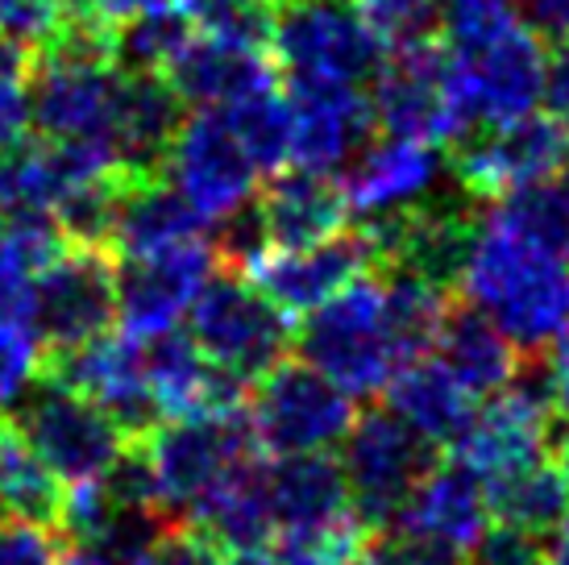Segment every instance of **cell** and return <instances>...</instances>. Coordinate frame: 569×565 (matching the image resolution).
<instances>
[{
  "label": "cell",
  "mask_w": 569,
  "mask_h": 565,
  "mask_svg": "<svg viewBox=\"0 0 569 565\" xmlns=\"http://www.w3.org/2000/svg\"><path fill=\"white\" fill-rule=\"evenodd\" d=\"M296 349L308 366H317L353 399L387 391V383L403 366V354L387 325L379 270L349 282L329 304L303 316L296 329Z\"/></svg>",
  "instance_id": "7a4b0ae2"
},
{
  "label": "cell",
  "mask_w": 569,
  "mask_h": 565,
  "mask_svg": "<svg viewBox=\"0 0 569 565\" xmlns=\"http://www.w3.org/2000/svg\"><path fill=\"white\" fill-rule=\"evenodd\" d=\"M516 13L545 42H566L569 38V0H516Z\"/></svg>",
  "instance_id": "7bdbcfd3"
},
{
  "label": "cell",
  "mask_w": 569,
  "mask_h": 565,
  "mask_svg": "<svg viewBox=\"0 0 569 565\" xmlns=\"http://www.w3.org/2000/svg\"><path fill=\"white\" fill-rule=\"evenodd\" d=\"M188 333L221 370L258 383L296 349V325L274 299L246 275L221 267L200 291L188 316Z\"/></svg>",
  "instance_id": "5b68a950"
},
{
  "label": "cell",
  "mask_w": 569,
  "mask_h": 565,
  "mask_svg": "<svg viewBox=\"0 0 569 565\" xmlns=\"http://www.w3.org/2000/svg\"><path fill=\"white\" fill-rule=\"evenodd\" d=\"M258 162L241 146L238 129L221 109H196L179 129L167 158V179L188 196V205L217 225L221 217L258 200Z\"/></svg>",
  "instance_id": "7c38bea8"
},
{
  "label": "cell",
  "mask_w": 569,
  "mask_h": 565,
  "mask_svg": "<svg viewBox=\"0 0 569 565\" xmlns=\"http://www.w3.org/2000/svg\"><path fill=\"white\" fill-rule=\"evenodd\" d=\"M466 304L487 313L523 358H540L569 333V262L523 246L520 237L487 225L478 229L466 275Z\"/></svg>",
  "instance_id": "6da1fadb"
},
{
  "label": "cell",
  "mask_w": 569,
  "mask_h": 565,
  "mask_svg": "<svg viewBox=\"0 0 569 565\" xmlns=\"http://www.w3.org/2000/svg\"><path fill=\"white\" fill-rule=\"evenodd\" d=\"M487 225L520 237L523 246L540 254H553L569 262V191L553 184H532L495 200L487 212Z\"/></svg>",
  "instance_id": "4dcf8cb0"
},
{
  "label": "cell",
  "mask_w": 569,
  "mask_h": 565,
  "mask_svg": "<svg viewBox=\"0 0 569 565\" xmlns=\"http://www.w3.org/2000/svg\"><path fill=\"white\" fill-rule=\"evenodd\" d=\"M191 524H200L224 549V557L270 549L279 536V524H274L267 495V462L258 457L250 466H241L238 474H229L221 487L196 507Z\"/></svg>",
  "instance_id": "83f0119b"
},
{
  "label": "cell",
  "mask_w": 569,
  "mask_h": 565,
  "mask_svg": "<svg viewBox=\"0 0 569 565\" xmlns=\"http://www.w3.org/2000/svg\"><path fill=\"white\" fill-rule=\"evenodd\" d=\"M224 565H274V562H270V549H262V553H238V557H224Z\"/></svg>",
  "instance_id": "7dc6e473"
},
{
  "label": "cell",
  "mask_w": 569,
  "mask_h": 565,
  "mask_svg": "<svg viewBox=\"0 0 569 565\" xmlns=\"http://www.w3.org/2000/svg\"><path fill=\"white\" fill-rule=\"evenodd\" d=\"M150 470L159 483L162 512L174 519H191L196 507L221 487L229 474L262 457L253 437L250 412H200L159 424L142 440Z\"/></svg>",
  "instance_id": "3957f363"
},
{
  "label": "cell",
  "mask_w": 569,
  "mask_h": 565,
  "mask_svg": "<svg viewBox=\"0 0 569 565\" xmlns=\"http://www.w3.org/2000/svg\"><path fill=\"white\" fill-rule=\"evenodd\" d=\"M217 270L221 258L212 250V237L117 258V325L142 341L179 329Z\"/></svg>",
  "instance_id": "4fadbf2b"
},
{
  "label": "cell",
  "mask_w": 569,
  "mask_h": 565,
  "mask_svg": "<svg viewBox=\"0 0 569 565\" xmlns=\"http://www.w3.org/2000/svg\"><path fill=\"white\" fill-rule=\"evenodd\" d=\"M553 462H557V470H561V478H566V487H569V424H557V433H553Z\"/></svg>",
  "instance_id": "f6af8a7d"
},
{
  "label": "cell",
  "mask_w": 569,
  "mask_h": 565,
  "mask_svg": "<svg viewBox=\"0 0 569 565\" xmlns=\"http://www.w3.org/2000/svg\"><path fill=\"white\" fill-rule=\"evenodd\" d=\"M549 370H553V387H557V404L569 416V333L549 349Z\"/></svg>",
  "instance_id": "ee69618b"
},
{
  "label": "cell",
  "mask_w": 569,
  "mask_h": 565,
  "mask_svg": "<svg viewBox=\"0 0 569 565\" xmlns=\"http://www.w3.org/2000/svg\"><path fill=\"white\" fill-rule=\"evenodd\" d=\"M188 105L174 83L159 71H117L112 92L109 141L117 171L126 179H159L167 175V158L188 121Z\"/></svg>",
  "instance_id": "e0dca14e"
},
{
  "label": "cell",
  "mask_w": 569,
  "mask_h": 565,
  "mask_svg": "<svg viewBox=\"0 0 569 565\" xmlns=\"http://www.w3.org/2000/svg\"><path fill=\"white\" fill-rule=\"evenodd\" d=\"M523 26L516 0H441V38L449 50L470 54Z\"/></svg>",
  "instance_id": "e575fe53"
},
{
  "label": "cell",
  "mask_w": 569,
  "mask_h": 565,
  "mask_svg": "<svg viewBox=\"0 0 569 565\" xmlns=\"http://www.w3.org/2000/svg\"><path fill=\"white\" fill-rule=\"evenodd\" d=\"M545 553H549V565H569V519L549 536V549Z\"/></svg>",
  "instance_id": "bcb514c9"
},
{
  "label": "cell",
  "mask_w": 569,
  "mask_h": 565,
  "mask_svg": "<svg viewBox=\"0 0 569 565\" xmlns=\"http://www.w3.org/2000/svg\"><path fill=\"white\" fill-rule=\"evenodd\" d=\"M561 175H566V191H569V150H566V162H561Z\"/></svg>",
  "instance_id": "c3c4849f"
},
{
  "label": "cell",
  "mask_w": 569,
  "mask_h": 565,
  "mask_svg": "<svg viewBox=\"0 0 569 565\" xmlns=\"http://www.w3.org/2000/svg\"><path fill=\"white\" fill-rule=\"evenodd\" d=\"M270 50L287 88H366L387 63V42L349 0H287Z\"/></svg>",
  "instance_id": "277c9868"
},
{
  "label": "cell",
  "mask_w": 569,
  "mask_h": 565,
  "mask_svg": "<svg viewBox=\"0 0 569 565\" xmlns=\"http://www.w3.org/2000/svg\"><path fill=\"white\" fill-rule=\"evenodd\" d=\"M569 150V129L553 117H520L511 126H482L449 146V175L475 200H503L511 191L549 184Z\"/></svg>",
  "instance_id": "30bf717a"
},
{
  "label": "cell",
  "mask_w": 569,
  "mask_h": 565,
  "mask_svg": "<svg viewBox=\"0 0 569 565\" xmlns=\"http://www.w3.org/2000/svg\"><path fill=\"white\" fill-rule=\"evenodd\" d=\"M349 4L387 42V50L428 42L432 33H441V0H349Z\"/></svg>",
  "instance_id": "d590c367"
},
{
  "label": "cell",
  "mask_w": 569,
  "mask_h": 565,
  "mask_svg": "<svg viewBox=\"0 0 569 565\" xmlns=\"http://www.w3.org/2000/svg\"><path fill=\"white\" fill-rule=\"evenodd\" d=\"M441 175L445 162L432 141L391 138V133L379 141H366L358 158L341 171L349 217H396L403 208L420 205L428 191L441 184Z\"/></svg>",
  "instance_id": "ac0fdd59"
},
{
  "label": "cell",
  "mask_w": 569,
  "mask_h": 565,
  "mask_svg": "<svg viewBox=\"0 0 569 565\" xmlns=\"http://www.w3.org/2000/svg\"><path fill=\"white\" fill-rule=\"evenodd\" d=\"M196 30L183 17L179 4H154L126 21L121 30L112 33V63L117 71H159L167 76V67L179 59V50L188 47Z\"/></svg>",
  "instance_id": "1f68e13d"
},
{
  "label": "cell",
  "mask_w": 569,
  "mask_h": 565,
  "mask_svg": "<svg viewBox=\"0 0 569 565\" xmlns=\"http://www.w3.org/2000/svg\"><path fill=\"white\" fill-rule=\"evenodd\" d=\"M258 212L267 225L270 250H303L346 229L349 200L332 175L283 167L258 196Z\"/></svg>",
  "instance_id": "603a6c76"
},
{
  "label": "cell",
  "mask_w": 569,
  "mask_h": 565,
  "mask_svg": "<svg viewBox=\"0 0 569 565\" xmlns=\"http://www.w3.org/2000/svg\"><path fill=\"white\" fill-rule=\"evenodd\" d=\"M487 495L495 519L528 536H553L569 519V487L561 470L549 462H537L528 470H516L499 483H490Z\"/></svg>",
  "instance_id": "f546056e"
},
{
  "label": "cell",
  "mask_w": 569,
  "mask_h": 565,
  "mask_svg": "<svg viewBox=\"0 0 569 565\" xmlns=\"http://www.w3.org/2000/svg\"><path fill=\"white\" fill-rule=\"evenodd\" d=\"M267 495L279 533L325 528V524L353 516L346 470L329 454L274 457L267 466Z\"/></svg>",
  "instance_id": "d4e9b609"
},
{
  "label": "cell",
  "mask_w": 569,
  "mask_h": 565,
  "mask_svg": "<svg viewBox=\"0 0 569 565\" xmlns=\"http://www.w3.org/2000/svg\"><path fill=\"white\" fill-rule=\"evenodd\" d=\"M154 4H171V0H67V21L100 33H117L126 21H133Z\"/></svg>",
  "instance_id": "60d3db41"
},
{
  "label": "cell",
  "mask_w": 569,
  "mask_h": 565,
  "mask_svg": "<svg viewBox=\"0 0 569 565\" xmlns=\"http://www.w3.org/2000/svg\"><path fill=\"white\" fill-rule=\"evenodd\" d=\"M0 565H67L63 533L0 516Z\"/></svg>",
  "instance_id": "8d00e7d4"
},
{
  "label": "cell",
  "mask_w": 569,
  "mask_h": 565,
  "mask_svg": "<svg viewBox=\"0 0 569 565\" xmlns=\"http://www.w3.org/2000/svg\"><path fill=\"white\" fill-rule=\"evenodd\" d=\"M47 370L71 383L88 399H96L129 440H146L159 424H167L159 395L146 375L142 337H133V333L121 329L83 349L54 354V358H47Z\"/></svg>",
  "instance_id": "9a60e30c"
},
{
  "label": "cell",
  "mask_w": 569,
  "mask_h": 565,
  "mask_svg": "<svg viewBox=\"0 0 569 565\" xmlns=\"http://www.w3.org/2000/svg\"><path fill=\"white\" fill-rule=\"evenodd\" d=\"M167 79L191 109L229 112L246 105L250 96L279 88V67L270 63L267 50L212 42V38L196 33L188 47L179 50V59L167 67Z\"/></svg>",
  "instance_id": "7402d4cb"
},
{
  "label": "cell",
  "mask_w": 569,
  "mask_h": 565,
  "mask_svg": "<svg viewBox=\"0 0 569 565\" xmlns=\"http://www.w3.org/2000/svg\"><path fill=\"white\" fill-rule=\"evenodd\" d=\"M9 420L63 487L100 483L129 449V437L112 424L109 412L50 370L9 412Z\"/></svg>",
  "instance_id": "8992f818"
},
{
  "label": "cell",
  "mask_w": 569,
  "mask_h": 565,
  "mask_svg": "<svg viewBox=\"0 0 569 565\" xmlns=\"http://www.w3.org/2000/svg\"><path fill=\"white\" fill-rule=\"evenodd\" d=\"M191 30L212 42H233V47L270 50L279 30V9L274 0H174Z\"/></svg>",
  "instance_id": "836d02e7"
},
{
  "label": "cell",
  "mask_w": 569,
  "mask_h": 565,
  "mask_svg": "<svg viewBox=\"0 0 569 565\" xmlns=\"http://www.w3.org/2000/svg\"><path fill=\"white\" fill-rule=\"evenodd\" d=\"M379 270V254L362 229H341L337 237L303 250H267L253 262L250 275L287 316H308L329 304L349 282Z\"/></svg>",
  "instance_id": "2e32d148"
},
{
  "label": "cell",
  "mask_w": 569,
  "mask_h": 565,
  "mask_svg": "<svg viewBox=\"0 0 569 565\" xmlns=\"http://www.w3.org/2000/svg\"><path fill=\"white\" fill-rule=\"evenodd\" d=\"M67 26V0H0V33L42 50Z\"/></svg>",
  "instance_id": "74e56055"
},
{
  "label": "cell",
  "mask_w": 569,
  "mask_h": 565,
  "mask_svg": "<svg viewBox=\"0 0 569 565\" xmlns=\"http://www.w3.org/2000/svg\"><path fill=\"white\" fill-rule=\"evenodd\" d=\"M545 63H549L545 38L528 26H516L499 42L470 54L449 50L445 79L461 138L482 126H511L520 117H532L545 96Z\"/></svg>",
  "instance_id": "9c48e42d"
},
{
  "label": "cell",
  "mask_w": 569,
  "mask_h": 565,
  "mask_svg": "<svg viewBox=\"0 0 569 565\" xmlns=\"http://www.w3.org/2000/svg\"><path fill=\"white\" fill-rule=\"evenodd\" d=\"M466 565H540V536H528L495 519Z\"/></svg>",
  "instance_id": "ab89813d"
},
{
  "label": "cell",
  "mask_w": 569,
  "mask_h": 565,
  "mask_svg": "<svg viewBox=\"0 0 569 565\" xmlns=\"http://www.w3.org/2000/svg\"><path fill=\"white\" fill-rule=\"evenodd\" d=\"M387 408L432 445H453L475 416V395L445 370L441 358L420 354L403 361L396 378L387 383Z\"/></svg>",
  "instance_id": "4316f807"
},
{
  "label": "cell",
  "mask_w": 569,
  "mask_h": 565,
  "mask_svg": "<svg viewBox=\"0 0 569 565\" xmlns=\"http://www.w3.org/2000/svg\"><path fill=\"white\" fill-rule=\"evenodd\" d=\"M490 519H495V512H490L487 483L470 466L449 462V466H437L428 474L391 524H399L403 533H411L432 549L449 553L458 562H470L478 541L490 533Z\"/></svg>",
  "instance_id": "d6986e66"
},
{
  "label": "cell",
  "mask_w": 569,
  "mask_h": 565,
  "mask_svg": "<svg viewBox=\"0 0 569 565\" xmlns=\"http://www.w3.org/2000/svg\"><path fill=\"white\" fill-rule=\"evenodd\" d=\"M540 105L549 109L553 121L569 129V38L566 42H553L549 50V63H545V96Z\"/></svg>",
  "instance_id": "b9f144b4"
},
{
  "label": "cell",
  "mask_w": 569,
  "mask_h": 565,
  "mask_svg": "<svg viewBox=\"0 0 569 565\" xmlns=\"http://www.w3.org/2000/svg\"><path fill=\"white\" fill-rule=\"evenodd\" d=\"M208 229L212 225L188 205V196L174 188L167 175H159V179H126L109 250L117 258L159 254L188 246V241H204Z\"/></svg>",
  "instance_id": "cb8c5ba5"
},
{
  "label": "cell",
  "mask_w": 569,
  "mask_h": 565,
  "mask_svg": "<svg viewBox=\"0 0 569 565\" xmlns=\"http://www.w3.org/2000/svg\"><path fill=\"white\" fill-rule=\"evenodd\" d=\"M296 112V141H291V167L320 175L346 171L358 158L375 121V105L366 88H287Z\"/></svg>",
  "instance_id": "44dd1931"
},
{
  "label": "cell",
  "mask_w": 569,
  "mask_h": 565,
  "mask_svg": "<svg viewBox=\"0 0 569 565\" xmlns=\"http://www.w3.org/2000/svg\"><path fill=\"white\" fill-rule=\"evenodd\" d=\"M253 437L270 457L329 454L353 428V395L303 358H283L250 391Z\"/></svg>",
  "instance_id": "ba28073f"
},
{
  "label": "cell",
  "mask_w": 569,
  "mask_h": 565,
  "mask_svg": "<svg viewBox=\"0 0 569 565\" xmlns=\"http://www.w3.org/2000/svg\"><path fill=\"white\" fill-rule=\"evenodd\" d=\"M229 121L238 129L241 146L250 150L262 175L291 167V141H296V112L279 88L250 96L246 105L229 109Z\"/></svg>",
  "instance_id": "d6a6232c"
},
{
  "label": "cell",
  "mask_w": 569,
  "mask_h": 565,
  "mask_svg": "<svg viewBox=\"0 0 569 565\" xmlns=\"http://www.w3.org/2000/svg\"><path fill=\"white\" fill-rule=\"evenodd\" d=\"M63 503L67 487L54 478L47 462L33 454V445L21 437V428L9 416H0V516L59 528Z\"/></svg>",
  "instance_id": "f1b7e54d"
},
{
  "label": "cell",
  "mask_w": 569,
  "mask_h": 565,
  "mask_svg": "<svg viewBox=\"0 0 569 565\" xmlns=\"http://www.w3.org/2000/svg\"><path fill=\"white\" fill-rule=\"evenodd\" d=\"M445 71H449V47H441L437 38L387 50V63L370 83V105L382 133L453 146L461 133Z\"/></svg>",
  "instance_id": "5bb4252c"
},
{
  "label": "cell",
  "mask_w": 569,
  "mask_h": 565,
  "mask_svg": "<svg viewBox=\"0 0 569 565\" xmlns=\"http://www.w3.org/2000/svg\"><path fill=\"white\" fill-rule=\"evenodd\" d=\"M33 76H0V155L33 141Z\"/></svg>",
  "instance_id": "f35d334b"
},
{
  "label": "cell",
  "mask_w": 569,
  "mask_h": 565,
  "mask_svg": "<svg viewBox=\"0 0 569 565\" xmlns=\"http://www.w3.org/2000/svg\"><path fill=\"white\" fill-rule=\"evenodd\" d=\"M33 313L47 341V358L71 354L117 329V267L112 250L67 246L33 279Z\"/></svg>",
  "instance_id": "8fae6325"
},
{
  "label": "cell",
  "mask_w": 569,
  "mask_h": 565,
  "mask_svg": "<svg viewBox=\"0 0 569 565\" xmlns=\"http://www.w3.org/2000/svg\"><path fill=\"white\" fill-rule=\"evenodd\" d=\"M146 375L159 395L162 416H200V412H246L250 408V383L221 370L217 361L196 346L188 329H171L159 337H146Z\"/></svg>",
  "instance_id": "ffe728a7"
},
{
  "label": "cell",
  "mask_w": 569,
  "mask_h": 565,
  "mask_svg": "<svg viewBox=\"0 0 569 565\" xmlns=\"http://www.w3.org/2000/svg\"><path fill=\"white\" fill-rule=\"evenodd\" d=\"M432 349L445 361V370L458 378L475 399H490V395L507 391L523 361L520 349L511 346V337L487 313H478L475 304H449Z\"/></svg>",
  "instance_id": "484cf974"
},
{
  "label": "cell",
  "mask_w": 569,
  "mask_h": 565,
  "mask_svg": "<svg viewBox=\"0 0 569 565\" xmlns=\"http://www.w3.org/2000/svg\"><path fill=\"white\" fill-rule=\"evenodd\" d=\"M341 470L353 516L375 533L387 528L420 490V483L437 470V445L420 437L408 420H399L391 408H375L358 416L341 440Z\"/></svg>",
  "instance_id": "52a82bcc"
}]
</instances>
